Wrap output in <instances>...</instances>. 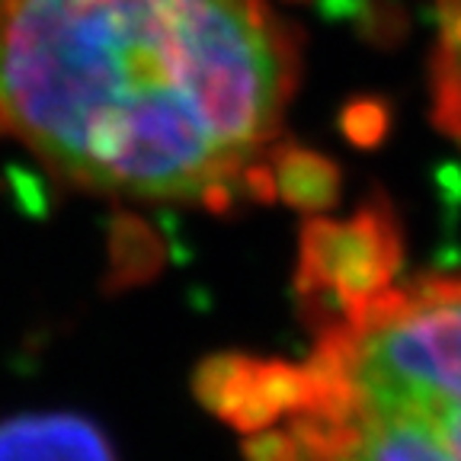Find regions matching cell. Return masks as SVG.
<instances>
[{
	"label": "cell",
	"instance_id": "4",
	"mask_svg": "<svg viewBox=\"0 0 461 461\" xmlns=\"http://www.w3.org/2000/svg\"><path fill=\"white\" fill-rule=\"evenodd\" d=\"M0 461H115V455L86 417L20 413L0 420Z\"/></svg>",
	"mask_w": 461,
	"mask_h": 461
},
{
	"label": "cell",
	"instance_id": "5",
	"mask_svg": "<svg viewBox=\"0 0 461 461\" xmlns=\"http://www.w3.org/2000/svg\"><path fill=\"white\" fill-rule=\"evenodd\" d=\"M269 170L276 195L295 209H330L339 195V173L333 160L304 151L298 144H282L279 151H273Z\"/></svg>",
	"mask_w": 461,
	"mask_h": 461
},
{
	"label": "cell",
	"instance_id": "1",
	"mask_svg": "<svg viewBox=\"0 0 461 461\" xmlns=\"http://www.w3.org/2000/svg\"><path fill=\"white\" fill-rule=\"evenodd\" d=\"M295 80L267 0H0V135L84 193L228 212Z\"/></svg>",
	"mask_w": 461,
	"mask_h": 461
},
{
	"label": "cell",
	"instance_id": "6",
	"mask_svg": "<svg viewBox=\"0 0 461 461\" xmlns=\"http://www.w3.org/2000/svg\"><path fill=\"white\" fill-rule=\"evenodd\" d=\"M164 267V247L154 228L129 212H115L109 221V269L106 292L141 285Z\"/></svg>",
	"mask_w": 461,
	"mask_h": 461
},
{
	"label": "cell",
	"instance_id": "2",
	"mask_svg": "<svg viewBox=\"0 0 461 461\" xmlns=\"http://www.w3.org/2000/svg\"><path fill=\"white\" fill-rule=\"evenodd\" d=\"M247 461H461V276L391 285L321 324L298 394Z\"/></svg>",
	"mask_w": 461,
	"mask_h": 461
},
{
	"label": "cell",
	"instance_id": "3",
	"mask_svg": "<svg viewBox=\"0 0 461 461\" xmlns=\"http://www.w3.org/2000/svg\"><path fill=\"white\" fill-rule=\"evenodd\" d=\"M397 263L401 238L382 205H368L349 221L317 218L302 234L298 288L308 298L311 317L324 324L388 292Z\"/></svg>",
	"mask_w": 461,
	"mask_h": 461
}]
</instances>
